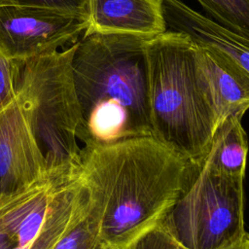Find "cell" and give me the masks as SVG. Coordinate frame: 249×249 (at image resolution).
Returning a JSON list of instances; mask_svg holds the SVG:
<instances>
[{"label": "cell", "mask_w": 249, "mask_h": 249, "mask_svg": "<svg viewBox=\"0 0 249 249\" xmlns=\"http://www.w3.org/2000/svg\"><path fill=\"white\" fill-rule=\"evenodd\" d=\"M201 84L217 127L231 116H243L249 106V85L219 65L209 54L196 49Z\"/></svg>", "instance_id": "cell-11"}, {"label": "cell", "mask_w": 249, "mask_h": 249, "mask_svg": "<svg viewBox=\"0 0 249 249\" xmlns=\"http://www.w3.org/2000/svg\"><path fill=\"white\" fill-rule=\"evenodd\" d=\"M76 42L61 51L18 59V88L29 104L47 169L73 170L82 150V113L71 59Z\"/></svg>", "instance_id": "cell-4"}, {"label": "cell", "mask_w": 249, "mask_h": 249, "mask_svg": "<svg viewBox=\"0 0 249 249\" xmlns=\"http://www.w3.org/2000/svg\"><path fill=\"white\" fill-rule=\"evenodd\" d=\"M223 249H249V237L248 234L237 240L236 242L223 248Z\"/></svg>", "instance_id": "cell-18"}, {"label": "cell", "mask_w": 249, "mask_h": 249, "mask_svg": "<svg viewBox=\"0 0 249 249\" xmlns=\"http://www.w3.org/2000/svg\"><path fill=\"white\" fill-rule=\"evenodd\" d=\"M13 4H18L17 0H0V6L13 5Z\"/></svg>", "instance_id": "cell-20"}, {"label": "cell", "mask_w": 249, "mask_h": 249, "mask_svg": "<svg viewBox=\"0 0 249 249\" xmlns=\"http://www.w3.org/2000/svg\"><path fill=\"white\" fill-rule=\"evenodd\" d=\"M242 117L231 116L218 125L201 160L221 172L244 178L248 145Z\"/></svg>", "instance_id": "cell-12"}, {"label": "cell", "mask_w": 249, "mask_h": 249, "mask_svg": "<svg viewBox=\"0 0 249 249\" xmlns=\"http://www.w3.org/2000/svg\"><path fill=\"white\" fill-rule=\"evenodd\" d=\"M0 249H12V245L9 239L1 231H0Z\"/></svg>", "instance_id": "cell-19"}, {"label": "cell", "mask_w": 249, "mask_h": 249, "mask_svg": "<svg viewBox=\"0 0 249 249\" xmlns=\"http://www.w3.org/2000/svg\"><path fill=\"white\" fill-rule=\"evenodd\" d=\"M243 185L201 160L162 224L187 249H223L248 234Z\"/></svg>", "instance_id": "cell-6"}, {"label": "cell", "mask_w": 249, "mask_h": 249, "mask_svg": "<svg viewBox=\"0 0 249 249\" xmlns=\"http://www.w3.org/2000/svg\"><path fill=\"white\" fill-rule=\"evenodd\" d=\"M88 205L75 169H48L39 179L0 196V231L12 249H54Z\"/></svg>", "instance_id": "cell-5"}, {"label": "cell", "mask_w": 249, "mask_h": 249, "mask_svg": "<svg viewBox=\"0 0 249 249\" xmlns=\"http://www.w3.org/2000/svg\"><path fill=\"white\" fill-rule=\"evenodd\" d=\"M166 31L160 0H88V25L91 34L154 38Z\"/></svg>", "instance_id": "cell-10"}, {"label": "cell", "mask_w": 249, "mask_h": 249, "mask_svg": "<svg viewBox=\"0 0 249 249\" xmlns=\"http://www.w3.org/2000/svg\"><path fill=\"white\" fill-rule=\"evenodd\" d=\"M197 164L154 134L85 143L75 172L103 244L125 249L160 225Z\"/></svg>", "instance_id": "cell-1"}, {"label": "cell", "mask_w": 249, "mask_h": 249, "mask_svg": "<svg viewBox=\"0 0 249 249\" xmlns=\"http://www.w3.org/2000/svg\"><path fill=\"white\" fill-rule=\"evenodd\" d=\"M47 171L29 104L18 85L15 97L0 109V196L31 184Z\"/></svg>", "instance_id": "cell-8"}, {"label": "cell", "mask_w": 249, "mask_h": 249, "mask_svg": "<svg viewBox=\"0 0 249 249\" xmlns=\"http://www.w3.org/2000/svg\"><path fill=\"white\" fill-rule=\"evenodd\" d=\"M18 69V59L10 58L0 49V109L17 93Z\"/></svg>", "instance_id": "cell-15"}, {"label": "cell", "mask_w": 249, "mask_h": 249, "mask_svg": "<svg viewBox=\"0 0 249 249\" xmlns=\"http://www.w3.org/2000/svg\"><path fill=\"white\" fill-rule=\"evenodd\" d=\"M147 40L91 34L76 42L71 72L82 113V145L152 134Z\"/></svg>", "instance_id": "cell-2"}, {"label": "cell", "mask_w": 249, "mask_h": 249, "mask_svg": "<svg viewBox=\"0 0 249 249\" xmlns=\"http://www.w3.org/2000/svg\"><path fill=\"white\" fill-rule=\"evenodd\" d=\"M125 249H187L161 223Z\"/></svg>", "instance_id": "cell-16"}, {"label": "cell", "mask_w": 249, "mask_h": 249, "mask_svg": "<svg viewBox=\"0 0 249 249\" xmlns=\"http://www.w3.org/2000/svg\"><path fill=\"white\" fill-rule=\"evenodd\" d=\"M18 4L58 9L88 15V0H17Z\"/></svg>", "instance_id": "cell-17"}, {"label": "cell", "mask_w": 249, "mask_h": 249, "mask_svg": "<svg viewBox=\"0 0 249 249\" xmlns=\"http://www.w3.org/2000/svg\"><path fill=\"white\" fill-rule=\"evenodd\" d=\"M147 95L152 134L199 163L217 128L197 64L196 48L165 31L147 40Z\"/></svg>", "instance_id": "cell-3"}, {"label": "cell", "mask_w": 249, "mask_h": 249, "mask_svg": "<svg viewBox=\"0 0 249 249\" xmlns=\"http://www.w3.org/2000/svg\"><path fill=\"white\" fill-rule=\"evenodd\" d=\"M166 31L186 37L196 49L249 85V38L239 35L181 0H160Z\"/></svg>", "instance_id": "cell-9"}, {"label": "cell", "mask_w": 249, "mask_h": 249, "mask_svg": "<svg viewBox=\"0 0 249 249\" xmlns=\"http://www.w3.org/2000/svg\"><path fill=\"white\" fill-rule=\"evenodd\" d=\"M87 25V14L20 4L0 6V49L13 59L48 54L77 42Z\"/></svg>", "instance_id": "cell-7"}, {"label": "cell", "mask_w": 249, "mask_h": 249, "mask_svg": "<svg viewBox=\"0 0 249 249\" xmlns=\"http://www.w3.org/2000/svg\"><path fill=\"white\" fill-rule=\"evenodd\" d=\"M205 12L230 30L249 38V0H196Z\"/></svg>", "instance_id": "cell-13"}, {"label": "cell", "mask_w": 249, "mask_h": 249, "mask_svg": "<svg viewBox=\"0 0 249 249\" xmlns=\"http://www.w3.org/2000/svg\"><path fill=\"white\" fill-rule=\"evenodd\" d=\"M54 249H108L102 242L98 221L89 206V197L85 212Z\"/></svg>", "instance_id": "cell-14"}]
</instances>
